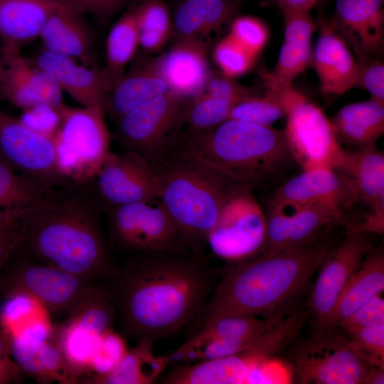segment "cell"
I'll return each instance as SVG.
<instances>
[{
    "label": "cell",
    "instance_id": "obj_5",
    "mask_svg": "<svg viewBox=\"0 0 384 384\" xmlns=\"http://www.w3.org/2000/svg\"><path fill=\"white\" fill-rule=\"evenodd\" d=\"M181 137L200 159L253 191L277 185L298 166L284 130L272 126L228 119Z\"/></svg>",
    "mask_w": 384,
    "mask_h": 384
},
{
    "label": "cell",
    "instance_id": "obj_42",
    "mask_svg": "<svg viewBox=\"0 0 384 384\" xmlns=\"http://www.w3.org/2000/svg\"><path fill=\"white\" fill-rule=\"evenodd\" d=\"M127 350L124 336L114 331L113 329L102 334L92 356L88 377L102 375L112 370Z\"/></svg>",
    "mask_w": 384,
    "mask_h": 384
},
{
    "label": "cell",
    "instance_id": "obj_39",
    "mask_svg": "<svg viewBox=\"0 0 384 384\" xmlns=\"http://www.w3.org/2000/svg\"><path fill=\"white\" fill-rule=\"evenodd\" d=\"M234 105L203 91L185 105L181 122L187 125V132L205 130L228 119Z\"/></svg>",
    "mask_w": 384,
    "mask_h": 384
},
{
    "label": "cell",
    "instance_id": "obj_11",
    "mask_svg": "<svg viewBox=\"0 0 384 384\" xmlns=\"http://www.w3.org/2000/svg\"><path fill=\"white\" fill-rule=\"evenodd\" d=\"M282 97L287 116L284 132L297 165L303 171L333 169L341 146L330 119L292 86L282 92Z\"/></svg>",
    "mask_w": 384,
    "mask_h": 384
},
{
    "label": "cell",
    "instance_id": "obj_15",
    "mask_svg": "<svg viewBox=\"0 0 384 384\" xmlns=\"http://www.w3.org/2000/svg\"><path fill=\"white\" fill-rule=\"evenodd\" d=\"M373 249L366 234L345 231L343 238L330 248L320 265L318 274L310 286L304 305L314 324L333 308L342 291Z\"/></svg>",
    "mask_w": 384,
    "mask_h": 384
},
{
    "label": "cell",
    "instance_id": "obj_51",
    "mask_svg": "<svg viewBox=\"0 0 384 384\" xmlns=\"http://www.w3.org/2000/svg\"><path fill=\"white\" fill-rule=\"evenodd\" d=\"M79 14L84 12L110 14L117 11L130 0H56Z\"/></svg>",
    "mask_w": 384,
    "mask_h": 384
},
{
    "label": "cell",
    "instance_id": "obj_50",
    "mask_svg": "<svg viewBox=\"0 0 384 384\" xmlns=\"http://www.w3.org/2000/svg\"><path fill=\"white\" fill-rule=\"evenodd\" d=\"M25 375L14 359L9 336L0 325V384L19 383Z\"/></svg>",
    "mask_w": 384,
    "mask_h": 384
},
{
    "label": "cell",
    "instance_id": "obj_36",
    "mask_svg": "<svg viewBox=\"0 0 384 384\" xmlns=\"http://www.w3.org/2000/svg\"><path fill=\"white\" fill-rule=\"evenodd\" d=\"M139 45L136 7L129 9L113 25L106 43V74L114 83L124 74V68Z\"/></svg>",
    "mask_w": 384,
    "mask_h": 384
},
{
    "label": "cell",
    "instance_id": "obj_41",
    "mask_svg": "<svg viewBox=\"0 0 384 384\" xmlns=\"http://www.w3.org/2000/svg\"><path fill=\"white\" fill-rule=\"evenodd\" d=\"M66 320L97 335L113 329L116 312L102 284Z\"/></svg>",
    "mask_w": 384,
    "mask_h": 384
},
{
    "label": "cell",
    "instance_id": "obj_34",
    "mask_svg": "<svg viewBox=\"0 0 384 384\" xmlns=\"http://www.w3.org/2000/svg\"><path fill=\"white\" fill-rule=\"evenodd\" d=\"M236 8L235 0H183L172 19L173 31L178 38H198L219 28Z\"/></svg>",
    "mask_w": 384,
    "mask_h": 384
},
{
    "label": "cell",
    "instance_id": "obj_22",
    "mask_svg": "<svg viewBox=\"0 0 384 384\" xmlns=\"http://www.w3.org/2000/svg\"><path fill=\"white\" fill-rule=\"evenodd\" d=\"M266 362L262 348L253 342L250 346L227 356L177 366L159 381L164 384H241L250 373Z\"/></svg>",
    "mask_w": 384,
    "mask_h": 384
},
{
    "label": "cell",
    "instance_id": "obj_40",
    "mask_svg": "<svg viewBox=\"0 0 384 384\" xmlns=\"http://www.w3.org/2000/svg\"><path fill=\"white\" fill-rule=\"evenodd\" d=\"M283 92L267 89L262 97H247L233 106L228 119L271 126L285 114Z\"/></svg>",
    "mask_w": 384,
    "mask_h": 384
},
{
    "label": "cell",
    "instance_id": "obj_33",
    "mask_svg": "<svg viewBox=\"0 0 384 384\" xmlns=\"http://www.w3.org/2000/svg\"><path fill=\"white\" fill-rule=\"evenodd\" d=\"M6 302L0 311V325L9 337L50 338L54 327L50 314L31 296L15 292L4 296Z\"/></svg>",
    "mask_w": 384,
    "mask_h": 384
},
{
    "label": "cell",
    "instance_id": "obj_32",
    "mask_svg": "<svg viewBox=\"0 0 384 384\" xmlns=\"http://www.w3.org/2000/svg\"><path fill=\"white\" fill-rule=\"evenodd\" d=\"M169 92V86L153 65L124 74L114 85L105 112L117 120L133 108Z\"/></svg>",
    "mask_w": 384,
    "mask_h": 384
},
{
    "label": "cell",
    "instance_id": "obj_4",
    "mask_svg": "<svg viewBox=\"0 0 384 384\" xmlns=\"http://www.w3.org/2000/svg\"><path fill=\"white\" fill-rule=\"evenodd\" d=\"M159 200L188 249L203 254L207 237L240 184L200 159L176 134L148 159Z\"/></svg>",
    "mask_w": 384,
    "mask_h": 384
},
{
    "label": "cell",
    "instance_id": "obj_9",
    "mask_svg": "<svg viewBox=\"0 0 384 384\" xmlns=\"http://www.w3.org/2000/svg\"><path fill=\"white\" fill-rule=\"evenodd\" d=\"M13 265L4 282V296L22 292L50 314L68 316L98 289L101 284L42 264L25 252Z\"/></svg>",
    "mask_w": 384,
    "mask_h": 384
},
{
    "label": "cell",
    "instance_id": "obj_28",
    "mask_svg": "<svg viewBox=\"0 0 384 384\" xmlns=\"http://www.w3.org/2000/svg\"><path fill=\"white\" fill-rule=\"evenodd\" d=\"M45 50L93 66L92 41L80 14L60 4L45 22L38 36Z\"/></svg>",
    "mask_w": 384,
    "mask_h": 384
},
{
    "label": "cell",
    "instance_id": "obj_6",
    "mask_svg": "<svg viewBox=\"0 0 384 384\" xmlns=\"http://www.w3.org/2000/svg\"><path fill=\"white\" fill-rule=\"evenodd\" d=\"M61 122L53 142L58 168L69 181L92 180L110 152L104 109L60 108Z\"/></svg>",
    "mask_w": 384,
    "mask_h": 384
},
{
    "label": "cell",
    "instance_id": "obj_53",
    "mask_svg": "<svg viewBox=\"0 0 384 384\" xmlns=\"http://www.w3.org/2000/svg\"><path fill=\"white\" fill-rule=\"evenodd\" d=\"M384 368L380 366H372L365 378L363 384H383Z\"/></svg>",
    "mask_w": 384,
    "mask_h": 384
},
{
    "label": "cell",
    "instance_id": "obj_43",
    "mask_svg": "<svg viewBox=\"0 0 384 384\" xmlns=\"http://www.w3.org/2000/svg\"><path fill=\"white\" fill-rule=\"evenodd\" d=\"M213 56L220 73L230 78L246 73L257 58L230 34L216 45Z\"/></svg>",
    "mask_w": 384,
    "mask_h": 384
},
{
    "label": "cell",
    "instance_id": "obj_37",
    "mask_svg": "<svg viewBox=\"0 0 384 384\" xmlns=\"http://www.w3.org/2000/svg\"><path fill=\"white\" fill-rule=\"evenodd\" d=\"M139 45L153 52L168 41L173 22L169 9L162 0H143L136 7Z\"/></svg>",
    "mask_w": 384,
    "mask_h": 384
},
{
    "label": "cell",
    "instance_id": "obj_29",
    "mask_svg": "<svg viewBox=\"0 0 384 384\" xmlns=\"http://www.w3.org/2000/svg\"><path fill=\"white\" fill-rule=\"evenodd\" d=\"M330 119L341 146L366 149L376 146L384 133V104L370 99L346 105Z\"/></svg>",
    "mask_w": 384,
    "mask_h": 384
},
{
    "label": "cell",
    "instance_id": "obj_49",
    "mask_svg": "<svg viewBox=\"0 0 384 384\" xmlns=\"http://www.w3.org/2000/svg\"><path fill=\"white\" fill-rule=\"evenodd\" d=\"M378 294L356 310L337 328L348 332L361 327L384 322V299Z\"/></svg>",
    "mask_w": 384,
    "mask_h": 384
},
{
    "label": "cell",
    "instance_id": "obj_1",
    "mask_svg": "<svg viewBox=\"0 0 384 384\" xmlns=\"http://www.w3.org/2000/svg\"><path fill=\"white\" fill-rule=\"evenodd\" d=\"M218 272L191 250L133 252L102 284L120 332L153 341L189 324L210 297Z\"/></svg>",
    "mask_w": 384,
    "mask_h": 384
},
{
    "label": "cell",
    "instance_id": "obj_27",
    "mask_svg": "<svg viewBox=\"0 0 384 384\" xmlns=\"http://www.w3.org/2000/svg\"><path fill=\"white\" fill-rule=\"evenodd\" d=\"M11 355L27 375L41 383H80L57 344L50 338L9 337Z\"/></svg>",
    "mask_w": 384,
    "mask_h": 384
},
{
    "label": "cell",
    "instance_id": "obj_38",
    "mask_svg": "<svg viewBox=\"0 0 384 384\" xmlns=\"http://www.w3.org/2000/svg\"><path fill=\"white\" fill-rule=\"evenodd\" d=\"M46 192L19 175L0 157V213L23 211Z\"/></svg>",
    "mask_w": 384,
    "mask_h": 384
},
{
    "label": "cell",
    "instance_id": "obj_45",
    "mask_svg": "<svg viewBox=\"0 0 384 384\" xmlns=\"http://www.w3.org/2000/svg\"><path fill=\"white\" fill-rule=\"evenodd\" d=\"M229 34L256 57L264 48L268 38L265 24L252 16H241L235 19Z\"/></svg>",
    "mask_w": 384,
    "mask_h": 384
},
{
    "label": "cell",
    "instance_id": "obj_54",
    "mask_svg": "<svg viewBox=\"0 0 384 384\" xmlns=\"http://www.w3.org/2000/svg\"><path fill=\"white\" fill-rule=\"evenodd\" d=\"M321 1V0H320ZM321 1H324V0H321Z\"/></svg>",
    "mask_w": 384,
    "mask_h": 384
},
{
    "label": "cell",
    "instance_id": "obj_24",
    "mask_svg": "<svg viewBox=\"0 0 384 384\" xmlns=\"http://www.w3.org/2000/svg\"><path fill=\"white\" fill-rule=\"evenodd\" d=\"M284 32L273 70L263 76L267 89L283 92L312 63L311 38L314 25L309 13H282Z\"/></svg>",
    "mask_w": 384,
    "mask_h": 384
},
{
    "label": "cell",
    "instance_id": "obj_19",
    "mask_svg": "<svg viewBox=\"0 0 384 384\" xmlns=\"http://www.w3.org/2000/svg\"><path fill=\"white\" fill-rule=\"evenodd\" d=\"M309 204L324 203L334 205L348 216L359 198L351 180L329 169L302 171L284 181L270 196L267 203ZM349 221V220H348Z\"/></svg>",
    "mask_w": 384,
    "mask_h": 384
},
{
    "label": "cell",
    "instance_id": "obj_18",
    "mask_svg": "<svg viewBox=\"0 0 384 384\" xmlns=\"http://www.w3.org/2000/svg\"><path fill=\"white\" fill-rule=\"evenodd\" d=\"M21 48H0V100L22 110L40 103L60 108L63 90L46 71L33 65Z\"/></svg>",
    "mask_w": 384,
    "mask_h": 384
},
{
    "label": "cell",
    "instance_id": "obj_14",
    "mask_svg": "<svg viewBox=\"0 0 384 384\" xmlns=\"http://www.w3.org/2000/svg\"><path fill=\"white\" fill-rule=\"evenodd\" d=\"M184 100L171 92L133 108L117 120L115 139L122 151L149 159L173 136L181 122Z\"/></svg>",
    "mask_w": 384,
    "mask_h": 384
},
{
    "label": "cell",
    "instance_id": "obj_10",
    "mask_svg": "<svg viewBox=\"0 0 384 384\" xmlns=\"http://www.w3.org/2000/svg\"><path fill=\"white\" fill-rule=\"evenodd\" d=\"M253 192L238 185L208 235L207 246L215 256L227 262L252 258L264 249L266 217Z\"/></svg>",
    "mask_w": 384,
    "mask_h": 384
},
{
    "label": "cell",
    "instance_id": "obj_2",
    "mask_svg": "<svg viewBox=\"0 0 384 384\" xmlns=\"http://www.w3.org/2000/svg\"><path fill=\"white\" fill-rule=\"evenodd\" d=\"M92 180L69 181L23 210L20 247L42 264L103 284L119 267L102 227L103 209Z\"/></svg>",
    "mask_w": 384,
    "mask_h": 384
},
{
    "label": "cell",
    "instance_id": "obj_44",
    "mask_svg": "<svg viewBox=\"0 0 384 384\" xmlns=\"http://www.w3.org/2000/svg\"><path fill=\"white\" fill-rule=\"evenodd\" d=\"M344 333L351 344L370 364L384 366V322Z\"/></svg>",
    "mask_w": 384,
    "mask_h": 384
},
{
    "label": "cell",
    "instance_id": "obj_13",
    "mask_svg": "<svg viewBox=\"0 0 384 384\" xmlns=\"http://www.w3.org/2000/svg\"><path fill=\"white\" fill-rule=\"evenodd\" d=\"M265 214V255L309 243L334 228H346L349 220L341 209L324 203H267Z\"/></svg>",
    "mask_w": 384,
    "mask_h": 384
},
{
    "label": "cell",
    "instance_id": "obj_30",
    "mask_svg": "<svg viewBox=\"0 0 384 384\" xmlns=\"http://www.w3.org/2000/svg\"><path fill=\"white\" fill-rule=\"evenodd\" d=\"M56 0H0L1 48L21 47L39 36Z\"/></svg>",
    "mask_w": 384,
    "mask_h": 384
},
{
    "label": "cell",
    "instance_id": "obj_8",
    "mask_svg": "<svg viewBox=\"0 0 384 384\" xmlns=\"http://www.w3.org/2000/svg\"><path fill=\"white\" fill-rule=\"evenodd\" d=\"M110 247L133 252L190 250L159 199L105 210Z\"/></svg>",
    "mask_w": 384,
    "mask_h": 384
},
{
    "label": "cell",
    "instance_id": "obj_7",
    "mask_svg": "<svg viewBox=\"0 0 384 384\" xmlns=\"http://www.w3.org/2000/svg\"><path fill=\"white\" fill-rule=\"evenodd\" d=\"M294 383L363 384L372 365L335 330L295 343L289 355Z\"/></svg>",
    "mask_w": 384,
    "mask_h": 384
},
{
    "label": "cell",
    "instance_id": "obj_23",
    "mask_svg": "<svg viewBox=\"0 0 384 384\" xmlns=\"http://www.w3.org/2000/svg\"><path fill=\"white\" fill-rule=\"evenodd\" d=\"M62 90L83 107L104 109L113 85L105 69L79 65L70 58L43 50L36 59Z\"/></svg>",
    "mask_w": 384,
    "mask_h": 384
},
{
    "label": "cell",
    "instance_id": "obj_48",
    "mask_svg": "<svg viewBox=\"0 0 384 384\" xmlns=\"http://www.w3.org/2000/svg\"><path fill=\"white\" fill-rule=\"evenodd\" d=\"M356 87L367 90L372 100L384 104V65L374 58H358Z\"/></svg>",
    "mask_w": 384,
    "mask_h": 384
},
{
    "label": "cell",
    "instance_id": "obj_20",
    "mask_svg": "<svg viewBox=\"0 0 384 384\" xmlns=\"http://www.w3.org/2000/svg\"><path fill=\"white\" fill-rule=\"evenodd\" d=\"M383 0H336L334 31L358 58H374L384 38Z\"/></svg>",
    "mask_w": 384,
    "mask_h": 384
},
{
    "label": "cell",
    "instance_id": "obj_25",
    "mask_svg": "<svg viewBox=\"0 0 384 384\" xmlns=\"http://www.w3.org/2000/svg\"><path fill=\"white\" fill-rule=\"evenodd\" d=\"M384 290V253L373 249L355 272L331 311L314 325L312 335L326 334L338 326L360 306Z\"/></svg>",
    "mask_w": 384,
    "mask_h": 384
},
{
    "label": "cell",
    "instance_id": "obj_35",
    "mask_svg": "<svg viewBox=\"0 0 384 384\" xmlns=\"http://www.w3.org/2000/svg\"><path fill=\"white\" fill-rule=\"evenodd\" d=\"M282 318L267 319L250 315L219 317L190 335L179 347L166 356L171 363L176 362L183 354L212 341L260 334Z\"/></svg>",
    "mask_w": 384,
    "mask_h": 384
},
{
    "label": "cell",
    "instance_id": "obj_47",
    "mask_svg": "<svg viewBox=\"0 0 384 384\" xmlns=\"http://www.w3.org/2000/svg\"><path fill=\"white\" fill-rule=\"evenodd\" d=\"M22 212L0 213V277L4 267L21 245L20 216Z\"/></svg>",
    "mask_w": 384,
    "mask_h": 384
},
{
    "label": "cell",
    "instance_id": "obj_17",
    "mask_svg": "<svg viewBox=\"0 0 384 384\" xmlns=\"http://www.w3.org/2000/svg\"><path fill=\"white\" fill-rule=\"evenodd\" d=\"M334 170L352 182L359 203L367 208L352 232L382 235L384 231V153L376 146L351 149L341 146Z\"/></svg>",
    "mask_w": 384,
    "mask_h": 384
},
{
    "label": "cell",
    "instance_id": "obj_3",
    "mask_svg": "<svg viewBox=\"0 0 384 384\" xmlns=\"http://www.w3.org/2000/svg\"><path fill=\"white\" fill-rule=\"evenodd\" d=\"M334 228L315 240L276 252L228 262L202 306L191 335L210 321L230 315L282 318L300 306L326 253L336 239Z\"/></svg>",
    "mask_w": 384,
    "mask_h": 384
},
{
    "label": "cell",
    "instance_id": "obj_52",
    "mask_svg": "<svg viewBox=\"0 0 384 384\" xmlns=\"http://www.w3.org/2000/svg\"><path fill=\"white\" fill-rule=\"evenodd\" d=\"M282 12L310 13L320 0H274Z\"/></svg>",
    "mask_w": 384,
    "mask_h": 384
},
{
    "label": "cell",
    "instance_id": "obj_12",
    "mask_svg": "<svg viewBox=\"0 0 384 384\" xmlns=\"http://www.w3.org/2000/svg\"><path fill=\"white\" fill-rule=\"evenodd\" d=\"M0 157L19 175L46 191L69 182L57 163L53 139L0 110Z\"/></svg>",
    "mask_w": 384,
    "mask_h": 384
},
{
    "label": "cell",
    "instance_id": "obj_31",
    "mask_svg": "<svg viewBox=\"0 0 384 384\" xmlns=\"http://www.w3.org/2000/svg\"><path fill=\"white\" fill-rule=\"evenodd\" d=\"M154 341L149 339L136 341L119 363L110 372L91 375L85 384H151L158 380L169 363L168 357L156 356Z\"/></svg>",
    "mask_w": 384,
    "mask_h": 384
},
{
    "label": "cell",
    "instance_id": "obj_26",
    "mask_svg": "<svg viewBox=\"0 0 384 384\" xmlns=\"http://www.w3.org/2000/svg\"><path fill=\"white\" fill-rule=\"evenodd\" d=\"M321 90L326 95H342L356 87L358 65L349 47L334 31L323 25L313 50L312 63Z\"/></svg>",
    "mask_w": 384,
    "mask_h": 384
},
{
    "label": "cell",
    "instance_id": "obj_16",
    "mask_svg": "<svg viewBox=\"0 0 384 384\" xmlns=\"http://www.w3.org/2000/svg\"><path fill=\"white\" fill-rule=\"evenodd\" d=\"M92 185L103 210L159 199L156 180L147 159L129 151L110 152Z\"/></svg>",
    "mask_w": 384,
    "mask_h": 384
},
{
    "label": "cell",
    "instance_id": "obj_46",
    "mask_svg": "<svg viewBox=\"0 0 384 384\" xmlns=\"http://www.w3.org/2000/svg\"><path fill=\"white\" fill-rule=\"evenodd\" d=\"M18 119L29 129L53 139L61 122V114L60 108L40 103L23 110Z\"/></svg>",
    "mask_w": 384,
    "mask_h": 384
},
{
    "label": "cell",
    "instance_id": "obj_21",
    "mask_svg": "<svg viewBox=\"0 0 384 384\" xmlns=\"http://www.w3.org/2000/svg\"><path fill=\"white\" fill-rule=\"evenodd\" d=\"M169 92L185 100L203 92L210 73L207 46L198 38H178L169 50L152 63Z\"/></svg>",
    "mask_w": 384,
    "mask_h": 384
}]
</instances>
